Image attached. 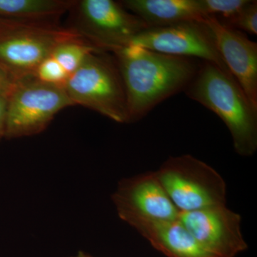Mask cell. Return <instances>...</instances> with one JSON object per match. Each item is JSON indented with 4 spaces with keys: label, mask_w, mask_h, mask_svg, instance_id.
<instances>
[{
    "label": "cell",
    "mask_w": 257,
    "mask_h": 257,
    "mask_svg": "<svg viewBox=\"0 0 257 257\" xmlns=\"http://www.w3.org/2000/svg\"><path fill=\"white\" fill-rule=\"evenodd\" d=\"M125 88L128 124L143 119L167 98L185 89L197 61L128 45L113 52Z\"/></svg>",
    "instance_id": "1"
},
{
    "label": "cell",
    "mask_w": 257,
    "mask_h": 257,
    "mask_svg": "<svg viewBox=\"0 0 257 257\" xmlns=\"http://www.w3.org/2000/svg\"><path fill=\"white\" fill-rule=\"evenodd\" d=\"M185 92L224 121L238 155L252 156L257 150V106L230 72L203 62Z\"/></svg>",
    "instance_id": "2"
},
{
    "label": "cell",
    "mask_w": 257,
    "mask_h": 257,
    "mask_svg": "<svg viewBox=\"0 0 257 257\" xmlns=\"http://www.w3.org/2000/svg\"><path fill=\"white\" fill-rule=\"evenodd\" d=\"M79 39L84 38L55 22L12 20L0 29V67L17 81L34 77L57 47Z\"/></svg>",
    "instance_id": "3"
},
{
    "label": "cell",
    "mask_w": 257,
    "mask_h": 257,
    "mask_svg": "<svg viewBox=\"0 0 257 257\" xmlns=\"http://www.w3.org/2000/svg\"><path fill=\"white\" fill-rule=\"evenodd\" d=\"M74 105H82L116 122L127 123V104L124 82L115 59L106 52L86 57L64 86Z\"/></svg>",
    "instance_id": "4"
},
{
    "label": "cell",
    "mask_w": 257,
    "mask_h": 257,
    "mask_svg": "<svg viewBox=\"0 0 257 257\" xmlns=\"http://www.w3.org/2000/svg\"><path fill=\"white\" fill-rule=\"evenodd\" d=\"M155 173L180 213L226 205L224 179L192 155L170 157Z\"/></svg>",
    "instance_id": "5"
},
{
    "label": "cell",
    "mask_w": 257,
    "mask_h": 257,
    "mask_svg": "<svg viewBox=\"0 0 257 257\" xmlns=\"http://www.w3.org/2000/svg\"><path fill=\"white\" fill-rule=\"evenodd\" d=\"M74 105L64 87L40 82L35 77L19 80L8 98L5 138L38 135L57 113Z\"/></svg>",
    "instance_id": "6"
},
{
    "label": "cell",
    "mask_w": 257,
    "mask_h": 257,
    "mask_svg": "<svg viewBox=\"0 0 257 257\" xmlns=\"http://www.w3.org/2000/svg\"><path fill=\"white\" fill-rule=\"evenodd\" d=\"M73 13V28L93 46L103 52L127 47L144 30L150 28L122 5L112 0L77 1Z\"/></svg>",
    "instance_id": "7"
},
{
    "label": "cell",
    "mask_w": 257,
    "mask_h": 257,
    "mask_svg": "<svg viewBox=\"0 0 257 257\" xmlns=\"http://www.w3.org/2000/svg\"><path fill=\"white\" fill-rule=\"evenodd\" d=\"M128 45L176 57L199 58L229 72L205 21H189L144 30Z\"/></svg>",
    "instance_id": "8"
},
{
    "label": "cell",
    "mask_w": 257,
    "mask_h": 257,
    "mask_svg": "<svg viewBox=\"0 0 257 257\" xmlns=\"http://www.w3.org/2000/svg\"><path fill=\"white\" fill-rule=\"evenodd\" d=\"M111 199L120 219L130 226L140 221L177 220L180 214L155 172L120 181Z\"/></svg>",
    "instance_id": "9"
},
{
    "label": "cell",
    "mask_w": 257,
    "mask_h": 257,
    "mask_svg": "<svg viewBox=\"0 0 257 257\" xmlns=\"http://www.w3.org/2000/svg\"><path fill=\"white\" fill-rule=\"evenodd\" d=\"M179 221L209 252L234 257L248 248L241 230V217L226 205L182 212Z\"/></svg>",
    "instance_id": "10"
},
{
    "label": "cell",
    "mask_w": 257,
    "mask_h": 257,
    "mask_svg": "<svg viewBox=\"0 0 257 257\" xmlns=\"http://www.w3.org/2000/svg\"><path fill=\"white\" fill-rule=\"evenodd\" d=\"M204 21L213 32L218 52L228 70L257 106V44L215 17H207Z\"/></svg>",
    "instance_id": "11"
},
{
    "label": "cell",
    "mask_w": 257,
    "mask_h": 257,
    "mask_svg": "<svg viewBox=\"0 0 257 257\" xmlns=\"http://www.w3.org/2000/svg\"><path fill=\"white\" fill-rule=\"evenodd\" d=\"M131 226L167 257H218L207 251L179 219L138 221Z\"/></svg>",
    "instance_id": "12"
},
{
    "label": "cell",
    "mask_w": 257,
    "mask_h": 257,
    "mask_svg": "<svg viewBox=\"0 0 257 257\" xmlns=\"http://www.w3.org/2000/svg\"><path fill=\"white\" fill-rule=\"evenodd\" d=\"M150 28L168 26L189 21H204L207 18L200 0H124L121 3Z\"/></svg>",
    "instance_id": "13"
},
{
    "label": "cell",
    "mask_w": 257,
    "mask_h": 257,
    "mask_svg": "<svg viewBox=\"0 0 257 257\" xmlns=\"http://www.w3.org/2000/svg\"><path fill=\"white\" fill-rule=\"evenodd\" d=\"M75 0H0V18L54 22L76 4Z\"/></svg>",
    "instance_id": "14"
},
{
    "label": "cell",
    "mask_w": 257,
    "mask_h": 257,
    "mask_svg": "<svg viewBox=\"0 0 257 257\" xmlns=\"http://www.w3.org/2000/svg\"><path fill=\"white\" fill-rule=\"evenodd\" d=\"M94 52L103 51L93 46L85 39H79L62 44L52 56L70 76L80 67L86 57Z\"/></svg>",
    "instance_id": "15"
},
{
    "label": "cell",
    "mask_w": 257,
    "mask_h": 257,
    "mask_svg": "<svg viewBox=\"0 0 257 257\" xmlns=\"http://www.w3.org/2000/svg\"><path fill=\"white\" fill-rule=\"evenodd\" d=\"M248 2V0H200L206 16L215 17L222 23L234 18Z\"/></svg>",
    "instance_id": "16"
},
{
    "label": "cell",
    "mask_w": 257,
    "mask_h": 257,
    "mask_svg": "<svg viewBox=\"0 0 257 257\" xmlns=\"http://www.w3.org/2000/svg\"><path fill=\"white\" fill-rule=\"evenodd\" d=\"M34 77L40 82L64 87L69 75L51 55L40 64Z\"/></svg>",
    "instance_id": "17"
},
{
    "label": "cell",
    "mask_w": 257,
    "mask_h": 257,
    "mask_svg": "<svg viewBox=\"0 0 257 257\" xmlns=\"http://www.w3.org/2000/svg\"><path fill=\"white\" fill-rule=\"evenodd\" d=\"M222 24L239 31L242 30L251 35H256L257 34V2L248 0L247 4L245 5L234 18L229 21Z\"/></svg>",
    "instance_id": "18"
},
{
    "label": "cell",
    "mask_w": 257,
    "mask_h": 257,
    "mask_svg": "<svg viewBox=\"0 0 257 257\" xmlns=\"http://www.w3.org/2000/svg\"><path fill=\"white\" fill-rule=\"evenodd\" d=\"M18 81L0 67V96L8 98L15 89Z\"/></svg>",
    "instance_id": "19"
},
{
    "label": "cell",
    "mask_w": 257,
    "mask_h": 257,
    "mask_svg": "<svg viewBox=\"0 0 257 257\" xmlns=\"http://www.w3.org/2000/svg\"><path fill=\"white\" fill-rule=\"evenodd\" d=\"M8 114V98L0 96V141L5 138Z\"/></svg>",
    "instance_id": "20"
},
{
    "label": "cell",
    "mask_w": 257,
    "mask_h": 257,
    "mask_svg": "<svg viewBox=\"0 0 257 257\" xmlns=\"http://www.w3.org/2000/svg\"><path fill=\"white\" fill-rule=\"evenodd\" d=\"M11 20L10 19L0 18V29L4 28Z\"/></svg>",
    "instance_id": "21"
},
{
    "label": "cell",
    "mask_w": 257,
    "mask_h": 257,
    "mask_svg": "<svg viewBox=\"0 0 257 257\" xmlns=\"http://www.w3.org/2000/svg\"><path fill=\"white\" fill-rule=\"evenodd\" d=\"M72 257H93L88 253L84 252V251H79L77 255Z\"/></svg>",
    "instance_id": "22"
}]
</instances>
